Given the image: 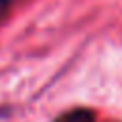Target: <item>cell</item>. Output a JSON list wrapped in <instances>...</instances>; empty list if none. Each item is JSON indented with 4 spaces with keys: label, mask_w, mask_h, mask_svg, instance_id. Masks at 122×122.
<instances>
[{
    "label": "cell",
    "mask_w": 122,
    "mask_h": 122,
    "mask_svg": "<svg viewBox=\"0 0 122 122\" xmlns=\"http://www.w3.org/2000/svg\"><path fill=\"white\" fill-rule=\"evenodd\" d=\"M51 122H95V111L88 107H74L57 114Z\"/></svg>",
    "instance_id": "6da1fadb"
},
{
    "label": "cell",
    "mask_w": 122,
    "mask_h": 122,
    "mask_svg": "<svg viewBox=\"0 0 122 122\" xmlns=\"http://www.w3.org/2000/svg\"><path fill=\"white\" fill-rule=\"evenodd\" d=\"M15 2H17V0H0V17H2V15L15 4Z\"/></svg>",
    "instance_id": "7a4b0ae2"
}]
</instances>
